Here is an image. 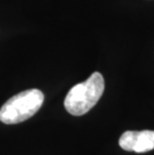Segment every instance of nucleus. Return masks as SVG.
<instances>
[{
  "label": "nucleus",
  "mask_w": 154,
  "mask_h": 155,
  "mask_svg": "<svg viewBox=\"0 0 154 155\" xmlns=\"http://www.w3.org/2000/svg\"><path fill=\"white\" fill-rule=\"evenodd\" d=\"M104 92V79L99 72H94L82 83L76 84L67 93L64 106L71 115L81 116L97 103Z\"/></svg>",
  "instance_id": "nucleus-1"
},
{
  "label": "nucleus",
  "mask_w": 154,
  "mask_h": 155,
  "mask_svg": "<svg viewBox=\"0 0 154 155\" xmlns=\"http://www.w3.org/2000/svg\"><path fill=\"white\" fill-rule=\"evenodd\" d=\"M44 95L39 89H28L12 96L0 109V121L16 124L29 119L42 106Z\"/></svg>",
  "instance_id": "nucleus-2"
},
{
  "label": "nucleus",
  "mask_w": 154,
  "mask_h": 155,
  "mask_svg": "<svg viewBox=\"0 0 154 155\" xmlns=\"http://www.w3.org/2000/svg\"><path fill=\"white\" fill-rule=\"evenodd\" d=\"M122 149L136 153L148 152L154 149V131H126L119 138Z\"/></svg>",
  "instance_id": "nucleus-3"
}]
</instances>
